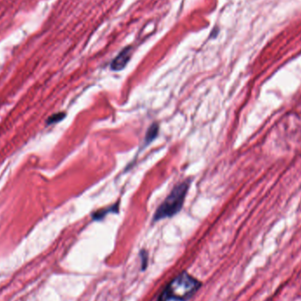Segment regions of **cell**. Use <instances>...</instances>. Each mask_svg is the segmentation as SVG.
<instances>
[{
    "label": "cell",
    "mask_w": 301,
    "mask_h": 301,
    "mask_svg": "<svg viewBox=\"0 0 301 301\" xmlns=\"http://www.w3.org/2000/svg\"><path fill=\"white\" fill-rule=\"evenodd\" d=\"M132 55V48L131 46L123 48L122 52H120L111 62V64H110L111 70L116 71H122V69H124L125 66L127 65L129 61L131 60Z\"/></svg>",
    "instance_id": "3957f363"
},
{
    "label": "cell",
    "mask_w": 301,
    "mask_h": 301,
    "mask_svg": "<svg viewBox=\"0 0 301 301\" xmlns=\"http://www.w3.org/2000/svg\"><path fill=\"white\" fill-rule=\"evenodd\" d=\"M158 134H159V124L154 122L148 128L145 138H144V144H150L155 138H157Z\"/></svg>",
    "instance_id": "5b68a950"
},
{
    "label": "cell",
    "mask_w": 301,
    "mask_h": 301,
    "mask_svg": "<svg viewBox=\"0 0 301 301\" xmlns=\"http://www.w3.org/2000/svg\"><path fill=\"white\" fill-rule=\"evenodd\" d=\"M65 115H65V113L64 112H59L57 113V114H54V115H52V116H49V117L47 119L46 123L48 125H51L57 123V122H61L62 120L65 117Z\"/></svg>",
    "instance_id": "8992f818"
},
{
    "label": "cell",
    "mask_w": 301,
    "mask_h": 301,
    "mask_svg": "<svg viewBox=\"0 0 301 301\" xmlns=\"http://www.w3.org/2000/svg\"><path fill=\"white\" fill-rule=\"evenodd\" d=\"M118 209L119 202L116 203L115 205H112V206H109L108 208L101 209L99 211L93 212V219H95V220H101V219L105 218V216H106L107 214H109V212L115 213V212H118Z\"/></svg>",
    "instance_id": "277c9868"
},
{
    "label": "cell",
    "mask_w": 301,
    "mask_h": 301,
    "mask_svg": "<svg viewBox=\"0 0 301 301\" xmlns=\"http://www.w3.org/2000/svg\"><path fill=\"white\" fill-rule=\"evenodd\" d=\"M141 257H142V269H145V267H146V263H147V254L145 251H142L141 252Z\"/></svg>",
    "instance_id": "52a82bcc"
},
{
    "label": "cell",
    "mask_w": 301,
    "mask_h": 301,
    "mask_svg": "<svg viewBox=\"0 0 301 301\" xmlns=\"http://www.w3.org/2000/svg\"><path fill=\"white\" fill-rule=\"evenodd\" d=\"M201 283L188 273L177 275L165 288L158 301H186L198 291Z\"/></svg>",
    "instance_id": "6da1fadb"
},
{
    "label": "cell",
    "mask_w": 301,
    "mask_h": 301,
    "mask_svg": "<svg viewBox=\"0 0 301 301\" xmlns=\"http://www.w3.org/2000/svg\"><path fill=\"white\" fill-rule=\"evenodd\" d=\"M191 181L188 180L180 183L173 188L167 198L165 199L154 214V221H159L163 218H171L183 208L187 193L189 191Z\"/></svg>",
    "instance_id": "7a4b0ae2"
}]
</instances>
